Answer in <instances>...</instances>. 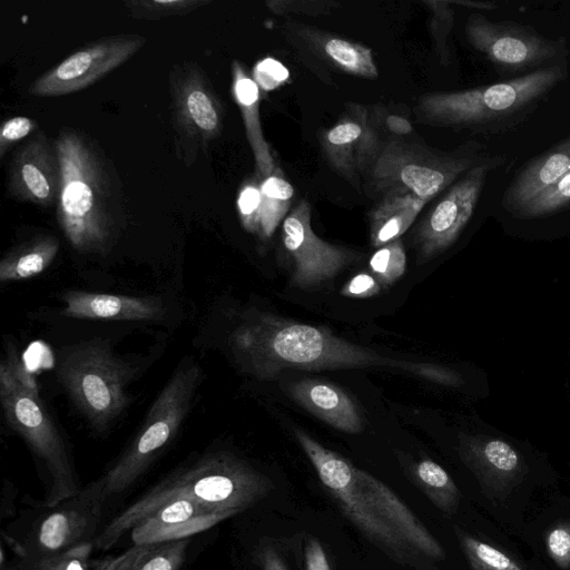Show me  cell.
<instances>
[{"label": "cell", "instance_id": "obj_1", "mask_svg": "<svg viewBox=\"0 0 570 570\" xmlns=\"http://www.w3.org/2000/svg\"><path fill=\"white\" fill-rule=\"evenodd\" d=\"M230 346L249 374L271 380L287 367L336 370L384 367L432 383L461 390L469 379L451 366L394 358L342 340L326 328L262 313L242 323L230 335Z\"/></svg>", "mask_w": 570, "mask_h": 570}, {"label": "cell", "instance_id": "obj_2", "mask_svg": "<svg viewBox=\"0 0 570 570\" xmlns=\"http://www.w3.org/2000/svg\"><path fill=\"white\" fill-rule=\"evenodd\" d=\"M294 435L326 492L363 537L401 566L438 570L443 547L392 489L303 430L295 428Z\"/></svg>", "mask_w": 570, "mask_h": 570}, {"label": "cell", "instance_id": "obj_3", "mask_svg": "<svg viewBox=\"0 0 570 570\" xmlns=\"http://www.w3.org/2000/svg\"><path fill=\"white\" fill-rule=\"evenodd\" d=\"M53 142L61 168L58 225L77 252L105 254L126 217L117 174L99 146L80 131L63 128Z\"/></svg>", "mask_w": 570, "mask_h": 570}, {"label": "cell", "instance_id": "obj_4", "mask_svg": "<svg viewBox=\"0 0 570 570\" xmlns=\"http://www.w3.org/2000/svg\"><path fill=\"white\" fill-rule=\"evenodd\" d=\"M273 482L244 460L226 451L212 452L173 473L115 517L94 546L107 550L145 517L174 498L196 501L230 517L264 499Z\"/></svg>", "mask_w": 570, "mask_h": 570}, {"label": "cell", "instance_id": "obj_5", "mask_svg": "<svg viewBox=\"0 0 570 570\" xmlns=\"http://www.w3.org/2000/svg\"><path fill=\"white\" fill-rule=\"evenodd\" d=\"M569 75L561 63L491 85L422 96L420 118L433 126L501 135L525 122Z\"/></svg>", "mask_w": 570, "mask_h": 570}, {"label": "cell", "instance_id": "obj_6", "mask_svg": "<svg viewBox=\"0 0 570 570\" xmlns=\"http://www.w3.org/2000/svg\"><path fill=\"white\" fill-rule=\"evenodd\" d=\"M0 401L8 424L45 463L50 485L46 508L77 495L79 485L65 442L39 397L35 379L14 353L0 365Z\"/></svg>", "mask_w": 570, "mask_h": 570}, {"label": "cell", "instance_id": "obj_7", "mask_svg": "<svg viewBox=\"0 0 570 570\" xmlns=\"http://www.w3.org/2000/svg\"><path fill=\"white\" fill-rule=\"evenodd\" d=\"M131 364L95 338L62 348L57 376L78 411L97 433H106L129 403Z\"/></svg>", "mask_w": 570, "mask_h": 570}, {"label": "cell", "instance_id": "obj_8", "mask_svg": "<svg viewBox=\"0 0 570 570\" xmlns=\"http://www.w3.org/2000/svg\"><path fill=\"white\" fill-rule=\"evenodd\" d=\"M193 360L180 363L153 402L137 434L117 462L95 484L104 502L130 485L174 439L200 382Z\"/></svg>", "mask_w": 570, "mask_h": 570}, {"label": "cell", "instance_id": "obj_9", "mask_svg": "<svg viewBox=\"0 0 570 570\" xmlns=\"http://www.w3.org/2000/svg\"><path fill=\"white\" fill-rule=\"evenodd\" d=\"M491 156L482 144L473 140L452 151L391 140L382 144L370 175L379 190L407 191L428 203Z\"/></svg>", "mask_w": 570, "mask_h": 570}, {"label": "cell", "instance_id": "obj_10", "mask_svg": "<svg viewBox=\"0 0 570 570\" xmlns=\"http://www.w3.org/2000/svg\"><path fill=\"white\" fill-rule=\"evenodd\" d=\"M469 43L498 73L517 78L556 65L569 63L564 37L547 38L533 26L511 20L493 21L472 13L464 27Z\"/></svg>", "mask_w": 570, "mask_h": 570}, {"label": "cell", "instance_id": "obj_11", "mask_svg": "<svg viewBox=\"0 0 570 570\" xmlns=\"http://www.w3.org/2000/svg\"><path fill=\"white\" fill-rule=\"evenodd\" d=\"M171 127L177 157L190 166L222 134L224 108L203 69L193 61L175 65L169 77Z\"/></svg>", "mask_w": 570, "mask_h": 570}, {"label": "cell", "instance_id": "obj_12", "mask_svg": "<svg viewBox=\"0 0 570 570\" xmlns=\"http://www.w3.org/2000/svg\"><path fill=\"white\" fill-rule=\"evenodd\" d=\"M507 161L494 154L451 185L430 208L415 229L420 263L431 261L449 250L471 222L489 174Z\"/></svg>", "mask_w": 570, "mask_h": 570}, {"label": "cell", "instance_id": "obj_13", "mask_svg": "<svg viewBox=\"0 0 570 570\" xmlns=\"http://www.w3.org/2000/svg\"><path fill=\"white\" fill-rule=\"evenodd\" d=\"M463 464L493 493H504L530 473L528 444L480 420L456 434Z\"/></svg>", "mask_w": 570, "mask_h": 570}, {"label": "cell", "instance_id": "obj_14", "mask_svg": "<svg viewBox=\"0 0 570 570\" xmlns=\"http://www.w3.org/2000/svg\"><path fill=\"white\" fill-rule=\"evenodd\" d=\"M146 43L137 33L105 37L73 51L29 87L36 97H59L86 89L125 63Z\"/></svg>", "mask_w": 570, "mask_h": 570}, {"label": "cell", "instance_id": "obj_15", "mask_svg": "<svg viewBox=\"0 0 570 570\" xmlns=\"http://www.w3.org/2000/svg\"><path fill=\"white\" fill-rule=\"evenodd\" d=\"M104 501L96 484L87 488L39 519L27 534L24 543H16L18 557H38L68 551L94 542Z\"/></svg>", "mask_w": 570, "mask_h": 570}, {"label": "cell", "instance_id": "obj_16", "mask_svg": "<svg viewBox=\"0 0 570 570\" xmlns=\"http://www.w3.org/2000/svg\"><path fill=\"white\" fill-rule=\"evenodd\" d=\"M282 240L293 262L292 283L303 289L335 277L362 255L320 238L311 226V205L302 199L282 223Z\"/></svg>", "mask_w": 570, "mask_h": 570}, {"label": "cell", "instance_id": "obj_17", "mask_svg": "<svg viewBox=\"0 0 570 570\" xmlns=\"http://www.w3.org/2000/svg\"><path fill=\"white\" fill-rule=\"evenodd\" d=\"M61 168L55 142L38 132L13 154L8 167L7 194L40 207L57 205Z\"/></svg>", "mask_w": 570, "mask_h": 570}, {"label": "cell", "instance_id": "obj_18", "mask_svg": "<svg viewBox=\"0 0 570 570\" xmlns=\"http://www.w3.org/2000/svg\"><path fill=\"white\" fill-rule=\"evenodd\" d=\"M321 145L333 170L347 179L370 171L382 147L368 112L355 104L323 131Z\"/></svg>", "mask_w": 570, "mask_h": 570}, {"label": "cell", "instance_id": "obj_19", "mask_svg": "<svg viewBox=\"0 0 570 570\" xmlns=\"http://www.w3.org/2000/svg\"><path fill=\"white\" fill-rule=\"evenodd\" d=\"M185 498H174L145 517L132 529L135 544H157L187 539L229 518Z\"/></svg>", "mask_w": 570, "mask_h": 570}, {"label": "cell", "instance_id": "obj_20", "mask_svg": "<svg viewBox=\"0 0 570 570\" xmlns=\"http://www.w3.org/2000/svg\"><path fill=\"white\" fill-rule=\"evenodd\" d=\"M570 171V135L530 158L505 188L501 205L512 216Z\"/></svg>", "mask_w": 570, "mask_h": 570}, {"label": "cell", "instance_id": "obj_21", "mask_svg": "<svg viewBox=\"0 0 570 570\" xmlns=\"http://www.w3.org/2000/svg\"><path fill=\"white\" fill-rule=\"evenodd\" d=\"M63 314L72 318L110 321H159L165 306L157 297L67 291Z\"/></svg>", "mask_w": 570, "mask_h": 570}, {"label": "cell", "instance_id": "obj_22", "mask_svg": "<svg viewBox=\"0 0 570 570\" xmlns=\"http://www.w3.org/2000/svg\"><path fill=\"white\" fill-rule=\"evenodd\" d=\"M288 392L301 406L331 426L351 434L363 431L360 410L338 386L318 380H301L289 384Z\"/></svg>", "mask_w": 570, "mask_h": 570}, {"label": "cell", "instance_id": "obj_23", "mask_svg": "<svg viewBox=\"0 0 570 570\" xmlns=\"http://www.w3.org/2000/svg\"><path fill=\"white\" fill-rule=\"evenodd\" d=\"M259 87L238 60L232 62V91L239 108L245 134L252 149L256 171L262 178L272 175L276 167L272 149L266 141L259 118Z\"/></svg>", "mask_w": 570, "mask_h": 570}, {"label": "cell", "instance_id": "obj_24", "mask_svg": "<svg viewBox=\"0 0 570 570\" xmlns=\"http://www.w3.org/2000/svg\"><path fill=\"white\" fill-rule=\"evenodd\" d=\"M296 30L321 59L336 69L367 79L379 76L370 48L306 26H296Z\"/></svg>", "mask_w": 570, "mask_h": 570}, {"label": "cell", "instance_id": "obj_25", "mask_svg": "<svg viewBox=\"0 0 570 570\" xmlns=\"http://www.w3.org/2000/svg\"><path fill=\"white\" fill-rule=\"evenodd\" d=\"M425 204L407 191H386L370 213L372 246L380 248L399 239L414 223Z\"/></svg>", "mask_w": 570, "mask_h": 570}, {"label": "cell", "instance_id": "obj_26", "mask_svg": "<svg viewBox=\"0 0 570 570\" xmlns=\"http://www.w3.org/2000/svg\"><path fill=\"white\" fill-rule=\"evenodd\" d=\"M58 250L59 242L51 235H39L13 247L0 262L1 283L39 275L53 262Z\"/></svg>", "mask_w": 570, "mask_h": 570}, {"label": "cell", "instance_id": "obj_27", "mask_svg": "<svg viewBox=\"0 0 570 570\" xmlns=\"http://www.w3.org/2000/svg\"><path fill=\"white\" fill-rule=\"evenodd\" d=\"M409 471L414 484L440 511L446 515L456 512L461 492L440 464L430 459H422L413 463Z\"/></svg>", "mask_w": 570, "mask_h": 570}, {"label": "cell", "instance_id": "obj_28", "mask_svg": "<svg viewBox=\"0 0 570 570\" xmlns=\"http://www.w3.org/2000/svg\"><path fill=\"white\" fill-rule=\"evenodd\" d=\"M94 548L89 542L56 554L18 557L11 563H1V570H106L112 559H91Z\"/></svg>", "mask_w": 570, "mask_h": 570}, {"label": "cell", "instance_id": "obj_29", "mask_svg": "<svg viewBox=\"0 0 570 570\" xmlns=\"http://www.w3.org/2000/svg\"><path fill=\"white\" fill-rule=\"evenodd\" d=\"M262 214L261 232L262 239H269L276 228L288 215L294 188L286 180L282 170L277 168L268 177L262 178Z\"/></svg>", "mask_w": 570, "mask_h": 570}, {"label": "cell", "instance_id": "obj_30", "mask_svg": "<svg viewBox=\"0 0 570 570\" xmlns=\"http://www.w3.org/2000/svg\"><path fill=\"white\" fill-rule=\"evenodd\" d=\"M422 3L430 13L429 30L435 55L440 63L448 67L452 61L449 39L454 26L453 4L450 0H424Z\"/></svg>", "mask_w": 570, "mask_h": 570}, {"label": "cell", "instance_id": "obj_31", "mask_svg": "<svg viewBox=\"0 0 570 570\" xmlns=\"http://www.w3.org/2000/svg\"><path fill=\"white\" fill-rule=\"evenodd\" d=\"M461 548L474 570H524L515 560L493 546L458 531Z\"/></svg>", "mask_w": 570, "mask_h": 570}, {"label": "cell", "instance_id": "obj_32", "mask_svg": "<svg viewBox=\"0 0 570 570\" xmlns=\"http://www.w3.org/2000/svg\"><path fill=\"white\" fill-rule=\"evenodd\" d=\"M570 206V171L553 186L522 206L513 217L539 219L552 216Z\"/></svg>", "mask_w": 570, "mask_h": 570}, {"label": "cell", "instance_id": "obj_33", "mask_svg": "<svg viewBox=\"0 0 570 570\" xmlns=\"http://www.w3.org/2000/svg\"><path fill=\"white\" fill-rule=\"evenodd\" d=\"M210 2L212 0H130L124 3L135 19L159 20L185 16Z\"/></svg>", "mask_w": 570, "mask_h": 570}, {"label": "cell", "instance_id": "obj_34", "mask_svg": "<svg viewBox=\"0 0 570 570\" xmlns=\"http://www.w3.org/2000/svg\"><path fill=\"white\" fill-rule=\"evenodd\" d=\"M188 539L151 544L129 570H178L187 553Z\"/></svg>", "mask_w": 570, "mask_h": 570}, {"label": "cell", "instance_id": "obj_35", "mask_svg": "<svg viewBox=\"0 0 570 570\" xmlns=\"http://www.w3.org/2000/svg\"><path fill=\"white\" fill-rule=\"evenodd\" d=\"M370 268L383 285L396 282L406 269V254L400 238L380 247L370 259Z\"/></svg>", "mask_w": 570, "mask_h": 570}, {"label": "cell", "instance_id": "obj_36", "mask_svg": "<svg viewBox=\"0 0 570 570\" xmlns=\"http://www.w3.org/2000/svg\"><path fill=\"white\" fill-rule=\"evenodd\" d=\"M262 177L256 171L242 184L237 197V210L243 227L259 236L262 214Z\"/></svg>", "mask_w": 570, "mask_h": 570}, {"label": "cell", "instance_id": "obj_37", "mask_svg": "<svg viewBox=\"0 0 570 570\" xmlns=\"http://www.w3.org/2000/svg\"><path fill=\"white\" fill-rule=\"evenodd\" d=\"M267 8L276 14H303L318 17L330 13L340 3L328 0H269Z\"/></svg>", "mask_w": 570, "mask_h": 570}, {"label": "cell", "instance_id": "obj_38", "mask_svg": "<svg viewBox=\"0 0 570 570\" xmlns=\"http://www.w3.org/2000/svg\"><path fill=\"white\" fill-rule=\"evenodd\" d=\"M547 550L553 562L563 570L570 569V521L553 527L547 534Z\"/></svg>", "mask_w": 570, "mask_h": 570}, {"label": "cell", "instance_id": "obj_39", "mask_svg": "<svg viewBox=\"0 0 570 570\" xmlns=\"http://www.w3.org/2000/svg\"><path fill=\"white\" fill-rule=\"evenodd\" d=\"M252 77L259 89L271 91L287 81L289 71L282 62L268 57L255 65Z\"/></svg>", "mask_w": 570, "mask_h": 570}, {"label": "cell", "instance_id": "obj_40", "mask_svg": "<svg viewBox=\"0 0 570 570\" xmlns=\"http://www.w3.org/2000/svg\"><path fill=\"white\" fill-rule=\"evenodd\" d=\"M38 122L26 116H16L7 119L0 127V158L2 159L9 148L30 135Z\"/></svg>", "mask_w": 570, "mask_h": 570}, {"label": "cell", "instance_id": "obj_41", "mask_svg": "<svg viewBox=\"0 0 570 570\" xmlns=\"http://www.w3.org/2000/svg\"><path fill=\"white\" fill-rule=\"evenodd\" d=\"M381 291L380 282L371 274L361 273L351 278L342 288V295L352 298H368Z\"/></svg>", "mask_w": 570, "mask_h": 570}, {"label": "cell", "instance_id": "obj_42", "mask_svg": "<svg viewBox=\"0 0 570 570\" xmlns=\"http://www.w3.org/2000/svg\"><path fill=\"white\" fill-rule=\"evenodd\" d=\"M305 570H331L327 556L321 542L311 538L304 549Z\"/></svg>", "mask_w": 570, "mask_h": 570}, {"label": "cell", "instance_id": "obj_43", "mask_svg": "<svg viewBox=\"0 0 570 570\" xmlns=\"http://www.w3.org/2000/svg\"><path fill=\"white\" fill-rule=\"evenodd\" d=\"M384 127L391 134L405 136L413 131V126L409 119L399 115H386L384 117Z\"/></svg>", "mask_w": 570, "mask_h": 570}, {"label": "cell", "instance_id": "obj_44", "mask_svg": "<svg viewBox=\"0 0 570 570\" xmlns=\"http://www.w3.org/2000/svg\"><path fill=\"white\" fill-rule=\"evenodd\" d=\"M261 562L263 570H288L283 559L271 548L262 552Z\"/></svg>", "mask_w": 570, "mask_h": 570}, {"label": "cell", "instance_id": "obj_45", "mask_svg": "<svg viewBox=\"0 0 570 570\" xmlns=\"http://www.w3.org/2000/svg\"><path fill=\"white\" fill-rule=\"evenodd\" d=\"M453 6H460L468 9L492 11L498 9L494 1H475V0H450Z\"/></svg>", "mask_w": 570, "mask_h": 570}]
</instances>
